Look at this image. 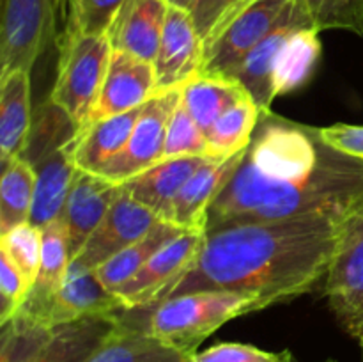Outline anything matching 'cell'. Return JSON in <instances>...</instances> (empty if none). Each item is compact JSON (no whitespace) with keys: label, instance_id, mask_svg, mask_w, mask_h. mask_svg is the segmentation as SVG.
Instances as JSON below:
<instances>
[{"label":"cell","instance_id":"obj_1","mask_svg":"<svg viewBox=\"0 0 363 362\" xmlns=\"http://www.w3.org/2000/svg\"><path fill=\"white\" fill-rule=\"evenodd\" d=\"M362 204L363 160L332 148L319 128L268 110L209 206L206 233L311 215L351 219Z\"/></svg>","mask_w":363,"mask_h":362},{"label":"cell","instance_id":"obj_2","mask_svg":"<svg viewBox=\"0 0 363 362\" xmlns=\"http://www.w3.org/2000/svg\"><path fill=\"white\" fill-rule=\"evenodd\" d=\"M350 219L311 215L206 233L186 272L156 304L197 291L250 295L268 307L325 284Z\"/></svg>","mask_w":363,"mask_h":362},{"label":"cell","instance_id":"obj_3","mask_svg":"<svg viewBox=\"0 0 363 362\" xmlns=\"http://www.w3.org/2000/svg\"><path fill=\"white\" fill-rule=\"evenodd\" d=\"M266 307L261 298L250 295L197 291L145 307L149 309L147 322L138 327L183 353L195 355L199 346L227 322Z\"/></svg>","mask_w":363,"mask_h":362},{"label":"cell","instance_id":"obj_4","mask_svg":"<svg viewBox=\"0 0 363 362\" xmlns=\"http://www.w3.org/2000/svg\"><path fill=\"white\" fill-rule=\"evenodd\" d=\"M59 66L50 102L77 126H87L108 70L112 45L108 35L60 34Z\"/></svg>","mask_w":363,"mask_h":362},{"label":"cell","instance_id":"obj_5","mask_svg":"<svg viewBox=\"0 0 363 362\" xmlns=\"http://www.w3.org/2000/svg\"><path fill=\"white\" fill-rule=\"evenodd\" d=\"M57 0H2L0 77L34 67L55 35Z\"/></svg>","mask_w":363,"mask_h":362},{"label":"cell","instance_id":"obj_6","mask_svg":"<svg viewBox=\"0 0 363 362\" xmlns=\"http://www.w3.org/2000/svg\"><path fill=\"white\" fill-rule=\"evenodd\" d=\"M323 291L337 323L358 339L363 329V204L344 227Z\"/></svg>","mask_w":363,"mask_h":362},{"label":"cell","instance_id":"obj_7","mask_svg":"<svg viewBox=\"0 0 363 362\" xmlns=\"http://www.w3.org/2000/svg\"><path fill=\"white\" fill-rule=\"evenodd\" d=\"M291 0H255L204 46L201 73L230 77L245 57L277 27Z\"/></svg>","mask_w":363,"mask_h":362},{"label":"cell","instance_id":"obj_8","mask_svg":"<svg viewBox=\"0 0 363 362\" xmlns=\"http://www.w3.org/2000/svg\"><path fill=\"white\" fill-rule=\"evenodd\" d=\"M160 222L162 219L152 209L131 197L123 188L105 219L96 227L77 258L69 263L67 275L94 272L113 256L144 238Z\"/></svg>","mask_w":363,"mask_h":362},{"label":"cell","instance_id":"obj_9","mask_svg":"<svg viewBox=\"0 0 363 362\" xmlns=\"http://www.w3.org/2000/svg\"><path fill=\"white\" fill-rule=\"evenodd\" d=\"M179 99L181 89L156 92L142 109L128 144L105 167L101 176L113 183L123 185L162 162L170 117Z\"/></svg>","mask_w":363,"mask_h":362},{"label":"cell","instance_id":"obj_10","mask_svg":"<svg viewBox=\"0 0 363 362\" xmlns=\"http://www.w3.org/2000/svg\"><path fill=\"white\" fill-rule=\"evenodd\" d=\"M204 231H186L156 252L130 280L112 290L128 311L155 305L195 261L204 245Z\"/></svg>","mask_w":363,"mask_h":362},{"label":"cell","instance_id":"obj_11","mask_svg":"<svg viewBox=\"0 0 363 362\" xmlns=\"http://www.w3.org/2000/svg\"><path fill=\"white\" fill-rule=\"evenodd\" d=\"M204 45L188 9L169 6L155 59L158 92L183 89L201 73Z\"/></svg>","mask_w":363,"mask_h":362},{"label":"cell","instance_id":"obj_12","mask_svg":"<svg viewBox=\"0 0 363 362\" xmlns=\"http://www.w3.org/2000/svg\"><path fill=\"white\" fill-rule=\"evenodd\" d=\"M156 92L155 64L131 53L112 50L105 82L89 123L138 109Z\"/></svg>","mask_w":363,"mask_h":362},{"label":"cell","instance_id":"obj_13","mask_svg":"<svg viewBox=\"0 0 363 362\" xmlns=\"http://www.w3.org/2000/svg\"><path fill=\"white\" fill-rule=\"evenodd\" d=\"M121 190H123L121 185L106 180L101 174L78 169L60 216V222L66 229L71 261L77 258L96 227L105 219L108 209L119 197Z\"/></svg>","mask_w":363,"mask_h":362},{"label":"cell","instance_id":"obj_14","mask_svg":"<svg viewBox=\"0 0 363 362\" xmlns=\"http://www.w3.org/2000/svg\"><path fill=\"white\" fill-rule=\"evenodd\" d=\"M301 25H311V21H308L307 14L301 11V7L294 0H291L277 27L245 57L243 62L230 75L247 89L261 112L272 110L273 102L277 98L275 89H273V73H275V62L280 46L284 45L291 31L301 27Z\"/></svg>","mask_w":363,"mask_h":362},{"label":"cell","instance_id":"obj_15","mask_svg":"<svg viewBox=\"0 0 363 362\" xmlns=\"http://www.w3.org/2000/svg\"><path fill=\"white\" fill-rule=\"evenodd\" d=\"M243 156L245 151L236 153L225 160L209 158L204 165L199 167L174 199L169 222L176 224L184 231L206 233L209 206L229 183Z\"/></svg>","mask_w":363,"mask_h":362},{"label":"cell","instance_id":"obj_16","mask_svg":"<svg viewBox=\"0 0 363 362\" xmlns=\"http://www.w3.org/2000/svg\"><path fill=\"white\" fill-rule=\"evenodd\" d=\"M41 233V263H39L38 277L16 314L50 327L48 314L55 304L60 287L66 283L71 258L66 229L60 219L45 227Z\"/></svg>","mask_w":363,"mask_h":362},{"label":"cell","instance_id":"obj_17","mask_svg":"<svg viewBox=\"0 0 363 362\" xmlns=\"http://www.w3.org/2000/svg\"><path fill=\"white\" fill-rule=\"evenodd\" d=\"M169 6L167 0H124L106 34L112 50L155 62Z\"/></svg>","mask_w":363,"mask_h":362},{"label":"cell","instance_id":"obj_18","mask_svg":"<svg viewBox=\"0 0 363 362\" xmlns=\"http://www.w3.org/2000/svg\"><path fill=\"white\" fill-rule=\"evenodd\" d=\"M74 146H77V137L34 163L38 180H35L30 224L38 229L43 231L62 216L67 195L78 172L74 163Z\"/></svg>","mask_w":363,"mask_h":362},{"label":"cell","instance_id":"obj_19","mask_svg":"<svg viewBox=\"0 0 363 362\" xmlns=\"http://www.w3.org/2000/svg\"><path fill=\"white\" fill-rule=\"evenodd\" d=\"M124 314L89 316L55 327L48 343L28 362H89L124 325Z\"/></svg>","mask_w":363,"mask_h":362},{"label":"cell","instance_id":"obj_20","mask_svg":"<svg viewBox=\"0 0 363 362\" xmlns=\"http://www.w3.org/2000/svg\"><path fill=\"white\" fill-rule=\"evenodd\" d=\"M32 133L30 71L13 70L0 77V162L25 156Z\"/></svg>","mask_w":363,"mask_h":362},{"label":"cell","instance_id":"obj_21","mask_svg":"<svg viewBox=\"0 0 363 362\" xmlns=\"http://www.w3.org/2000/svg\"><path fill=\"white\" fill-rule=\"evenodd\" d=\"M208 156H177V158H165L144 170L138 176L131 177L123 188L147 206L162 220L169 222L170 209L176 195L184 187L188 180L194 176L195 170L208 162Z\"/></svg>","mask_w":363,"mask_h":362},{"label":"cell","instance_id":"obj_22","mask_svg":"<svg viewBox=\"0 0 363 362\" xmlns=\"http://www.w3.org/2000/svg\"><path fill=\"white\" fill-rule=\"evenodd\" d=\"M128 307L124 302L105 286L96 272L67 275L60 287L52 311L48 314V325L52 329L64 323L77 322L89 316L124 314Z\"/></svg>","mask_w":363,"mask_h":362},{"label":"cell","instance_id":"obj_23","mask_svg":"<svg viewBox=\"0 0 363 362\" xmlns=\"http://www.w3.org/2000/svg\"><path fill=\"white\" fill-rule=\"evenodd\" d=\"M144 105L119 116L89 123L84 130L78 131L74 146V163L78 169L101 174L128 144Z\"/></svg>","mask_w":363,"mask_h":362},{"label":"cell","instance_id":"obj_24","mask_svg":"<svg viewBox=\"0 0 363 362\" xmlns=\"http://www.w3.org/2000/svg\"><path fill=\"white\" fill-rule=\"evenodd\" d=\"M321 32L311 25H301L291 31L277 55L273 89L275 96H286L300 89L312 77L321 57Z\"/></svg>","mask_w":363,"mask_h":362},{"label":"cell","instance_id":"obj_25","mask_svg":"<svg viewBox=\"0 0 363 362\" xmlns=\"http://www.w3.org/2000/svg\"><path fill=\"white\" fill-rule=\"evenodd\" d=\"M247 96L250 94L236 78L218 75H197L181 89V102L204 131Z\"/></svg>","mask_w":363,"mask_h":362},{"label":"cell","instance_id":"obj_26","mask_svg":"<svg viewBox=\"0 0 363 362\" xmlns=\"http://www.w3.org/2000/svg\"><path fill=\"white\" fill-rule=\"evenodd\" d=\"M191 357L124 318V325L89 362H191Z\"/></svg>","mask_w":363,"mask_h":362},{"label":"cell","instance_id":"obj_27","mask_svg":"<svg viewBox=\"0 0 363 362\" xmlns=\"http://www.w3.org/2000/svg\"><path fill=\"white\" fill-rule=\"evenodd\" d=\"M35 167L25 156L2 165L0 177V236L30 222L35 190Z\"/></svg>","mask_w":363,"mask_h":362},{"label":"cell","instance_id":"obj_28","mask_svg":"<svg viewBox=\"0 0 363 362\" xmlns=\"http://www.w3.org/2000/svg\"><path fill=\"white\" fill-rule=\"evenodd\" d=\"M183 233H186L184 229L177 227L176 224L167 222L162 220L158 226L152 227L144 238H140L138 241H135L133 245L126 248V251L119 252L117 256H113L110 261H106L105 265L99 266L98 270H94L96 275L99 277L103 284H105L108 290H116L121 284H124L126 280H130L156 252L162 251L167 243H170L172 240H176L177 236H181Z\"/></svg>","mask_w":363,"mask_h":362},{"label":"cell","instance_id":"obj_29","mask_svg":"<svg viewBox=\"0 0 363 362\" xmlns=\"http://www.w3.org/2000/svg\"><path fill=\"white\" fill-rule=\"evenodd\" d=\"M259 119H261V109L252 99V96H247L230 106L206 131L209 158L225 160L236 153L245 151L250 144Z\"/></svg>","mask_w":363,"mask_h":362},{"label":"cell","instance_id":"obj_30","mask_svg":"<svg viewBox=\"0 0 363 362\" xmlns=\"http://www.w3.org/2000/svg\"><path fill=\"white\" fill-rule=\"evenodd\" d=\"M52 334V327L14 314L2 325L0 362H28L48 343Z\"/></svg>","mask_w":363,"mask_h":362},{"label":"cell","instance_id":"obj_31","mask_svg":"<svg viewBox=\"0 0 363 362\" xmlns=\"http://www.w3.org/2000/svg\"><path fill=\"white\" fill-rule=\"evenodd\" d=\"M315 31H347L363 38V0H294Z\"/></svg>","mask_w":363,"mask_h":362},{"label":"cell","instance_id":"obj_32","mask_svg":"<svg viewBox=\"0 0 363 362\" xmlns=\"http://www.w3.org/2000/svg\"><path fill=\"white\" fill-rule=\"evenodd\" d=\"M177 156H208L209 158L206 131L199 126L181 99L170 117L163 160L177 158Z\"/></svg>","mask_w":363,"mask_h":362},{"label":"cell","instance_id":"obj_33","mask_svg":"<svg viewBox=\"0 0 363 362\" xmlns=\"http://www.w3.org/2000/svg\"><path fill=\"white\" fill-rule=\"evenodd\" d=\"M41 229L30 222L0 236V252L16 265L23 279L32 287L41 263Z\"/></svg>","mask_w":363,"mask_h":362},{"label":"cell","instance_id":"obj_34","mask_svg":"<svg viewBox=\"0 0 363 362\" xmlns=\"http://www.w3.org/2000/svg\"><path fill=\"white\" fill-rule=\"evenodd\" d=\"M124 0H73L62 34L105 35Z\"/></svg>","mask_w":363,"mask_h":362},{"label":"cell","instance_id":"obj_35","mask_svg":"<svg viewBox=\"0 0 363 362\" xmlns=\"http://www.w3.org/2000/svg\"><path fill=\"white\" fill-rule=\"evenodd\" d=\"M254 2L255 0H195L190 13L202 45H208L234 16Z\"/></svg>","mask_w":363,"mask_h":362},{"label":"cell","instance_id":"obj_36","mask_svg":"<svg viewBox=\"0 0 363 362\" xmlns=\"http://www.w3.org/2000/svg\"><path fill=\"white\" fill-rule=\"evenodd\" d=\"M191 362H296L289 350L268 351L254 344L218 343L204 351H197Z\"/></svg>","mask_w":363,"mask_h":362},{"label":"cell","instance_id":"obj_37","mask_svg":"<svg viewBox=\"0 0 363 362\" xmlns=\"http://www.w3.org/2000/svg\"><path fill=\"white\" fill-rule=\"evenodd\" d=\"M30 286L20 270L6 254L0 252V295H2V305H0V325L9 322L21 304L27 298Z\"/></svg>","mask_w":363,"mask_h":362},{"label":"cell","instance_id":"obj_38","mask_svg":"<svg viewBox=\"0 0 363 362\" xmlns=\"http://www.w3.org/2000/svg\"><path fill=\"white\" fill-rule=\"evenodd\" d=\"M319 131L332 148L363 160V124L337 123L332 126L319 128Z\"/></svg>","mask_w":363,"mask_h":362},{"label":"cell","instance_id":"obj_39","mask_svg":"<svg viewBox=\"0 0 363 362\" xmlns=\"http://www.w3.org/2000/svg\"><path fill=\"white\" fill-rule=\"evenodd\" d=\"M71 4H73V0H57V20L60 21L62 28L66 27L67 20H69Z\"/></svg>","mask_w":363,"mask_h":362},{"label":"cell","instance_id":"obj_40","mask_svg":"<svg viewBox=\"0 0 363 362\" xmlns=\"http://www.w3.org/2000/svg\"><path fill=\"white\" fill-rule=\"evenodd\" d=\"M167 2L170 4V6H176V7H183V9H191V6H194L195 0H167Z\"/></svg>","mask_w":363,"mask_h":362},{"label":"cell","instance_id":"obj_41","mask_svg":"<svg viewBox=\"0 0 363 362\" xmlns=\"http://www.w3.org/2000/svg\"><path fill=\"white\" fill-rule=\"evenodd\" d=\"M358 343H360V346H363V329H362V332H360V336H358Z\"/></svg>","mask_w":363,"mask_h":362},{"label":"cell","instance_id":"obj_42","mask_svg":"<svg viewBox=\"0 0 363 362\" xmlns=\"http://www.w3.org/2000/svg\"><path fill=\"white\" fill-rule=\"evenodd\" d=\"M298 362V361H296ZM325 362H335V361H333V358H328V361H325Z\"/></svg>","mask_w":363,"mask_h":362}]
</instances>
